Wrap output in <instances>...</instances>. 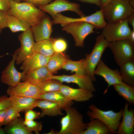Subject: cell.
<instances>
[{
	"instance_id": "cell-42",
	"label": "cell",
	"mask_w": 134,
	"mask_h": 134,
	"mask_svg": "<svg viewBox=\"0 0 134 134\" xmlns=\"http://www.w3.org/2000/svg\"><path fill=\"white\" fill-rule=\"evenodd\" d=\"M7 108L0 111V127L4 125L5 117Z\"/></svg>"
},
{
	"instance_id": "cell-11",
	"label": "cell",
	"mask_w": 134,
	"mask_h": 134,
	"mask_svg": "<svg viewBox=\"0 0 134 134\" xmlns=\"http://www.w3.org/2000/svg\"><path fill=\"white\" fill-rule=\"evenodd\" d=\"M19 50V48L15 50L12 55V59L1 72V81L9 86H15L20 83L25 74L23 71H18L15 66L16 59Z\"/></svg>"
},
{
	"instance_id": "cell-40",
	"label": "cell",
	"mask_w": 134,
	"mask_h": 134,
	"mask_svg": "<svg viewBox=\"0 0 134 134\" xmlns=\"http://www.w3.org/2000/svg\"><path fill=\"white\" fill-rule=\"evenodd\" d=\"M10 8L9 0H0V10L7 11Z\"/></svg>"
},
{
	"instance_id": "cell-29",
	"label": "cell",
	"mask_w": 134,
	"mask_h": 134,
	"mask_svg": "<svg viewBox=\"0 0 134 134\" xmlns=\"http://www.w3.org/2000/svg\"><path fill=\"white\" fill-rule=\"evenodd\" d=\"M112 86L118 94L123 97L129 104H134V87L129 85L124 82Z\"/></svg>"
},
{
	"instance_id": "cell-44",
	"label": "cell",
	"mask_w": 134,
	"mask_h": 134,
	"mask_svg": "<svg viewBox=\"0 0 134 134\" xmlns=\"http://www.w3.org/2000/svg\"><path fill=\"white\" fill-rule=\"evenodd\" d=\"M112 0H100L102 6L101 8L108 4Z\"/></svg>"
},
{
	"instance_id": "cell-26",
	"label": "cell",
	"mask_w": 134,
	"mask_h": 134,
	"mask_svg": "<svg viewBox=\"0 0 134 134\" xmlns=\"http://www.w3.org/2000/svg\"><path fill=\"white\" fill-rule=\"evenodd\" d=\"M68 59L67 56L63 53H55L50 57L46 67L50 72L53 74L62 69Z\"/></svg>"
},
{
	"instance_id": "cell-35",
	"label": "cell",
	"mask_w": 134,
	"mask_h": 134,
	"mask_svg": "<svg viewBox=\"0 0 134 134\" xmlns=\"http://www.w3.org/2000/svg\"><path fill=\"white\" fill-rule=\"evenodd\" d=\"M24 123L29 131L34 132L36 134H39V132L42 130V125L41 122H37L34 120H24Z\"/></svg>"
},
{
	"instance_id": "cell-13",
	"label": "cell",
	"mask_w": 134,
	"mask_h": 134,
	"mask_svg": "<svg viewBox=\"0 0 134 134\" xmlns=\"http://www.w3.org/2000/svg\"><path fill=\"white\" fill-rule=\"evenodd\" d=\"M94 74L102 77L108 84V86L104 90L103 94H105L109 87L111 86L122 83L123 82L118 69H112L109 68L101 59L95 69Z\"/></svg>"
},
{
	"instance_id": "cell-37",
	"label": "cell",
	"mask_w": 134,
	"mask_h": 134,
	"mask_svg": "<svg viewBox=\"0 0 134 134\" xmlns=\"http://www.w3.org/2000/svg\"><path fill=\"white\" fill-rule=\"evenodd\" d=\"M11 106L9 97L6 95L0 97V111L7 109Z\"/></svg>"
},
{
	"instance_id": "cell-20",
	"label": "cell",
	"mask_w": 134,
	"mask_h": 134,
	"mask_svg": "<svg viewBox=\"0 0 134 134\" xmlns=\"http://www.w3.org/2000/svg\"><path fill=\"white\" fill-rule=\"evenodd\" d=\"M53 75L45 66L25 73L22 81L35 85L45 80L50 79Z\"/></svg>"
},
{
	"instance_id": "cell-47",
	"label": "cell",
	"mask_w": 134,
	"mask_h": 134,
	"mask_svg": "<svg viewBox=\"0 0 134 134\" xmlns=\"http://www.w3.org/2000/svg\"><path fill=\"white\" fill-rule=\"evenodd\" d=\"M129 1L131 5L134 8V0H129Z\"/></svg>"
},
{
	"instance_id": "cell-38",
	"label": "cell",
	"mask_w": 134,
	"mask_h": 134,
	"mask_svg": "<svg viewBox=\"0 0 134 134\" xmlns=\"http://www.w3.org/2000/svg\"><path fill=\"white\" fill-rule=\"evenodd\" d=\"M7 11L0 10V34L2 30L7 27Z\"/></svg>"
},
{
	"instance_id": "cell-41",
	"label": "cell",
	"mask_w": 134,
	"mask_h": 134,
	"mask_svg": "<svg viewBox=\"0 0 134 134\" xmlns=\"http://www.w3.org/2000/svg\"><path fill=\"white\" fill-rule=\"evenodd\" d=\"M83 2L95 4L101 8V4L100 0H79Z\"/></svg>"
},
{
	"instance_id": "cell-9",
	"label": "cell",
	"mask_w": 134,
	"mask_h": 134,
	"mask_svg": "<svg viewBox=\"0 0 134 134\" xmlns=\"http://www.w3.org/2000/svg\"><path fill=\"white\" fill-rule=\"evenodd\" d=\"M54 24H63L71 22H82L93 25L96 29H102L107 23L104 19L102 8L94 13L88 16L73 18L65 16L59 13L53 18Z\"/></svg>"
},
{
	"instance_id": "cell-14",
	"label": "cell",
	"mask_w": 134,
	"mask_h": 134,
	"mask_svg": "<svg viewBox=\"0 0 134 134\" xmlns=\"http://www.w3.org/2000/svg\"><path fill=\"white\" fill-rule=\"evenodd\" d=\"M50 79L57 80L62 83H73L77 84L80 88L91 91L93 92L96 89L93 81L87 75H81L76 73L70 75H53Z\"/></svg>"
},
{
	"instance_id": "cell-15",
	"label": "cell",
	"mask_w": 134,
	"mask_h": 134,
	"mask_svg": "<svg viewBox=\"0 0 134 134\" xmlns=\"http://www.w3.org/2000/svg\"><path fill=\"white\" fill-rule=\"evenodd\" d=\"M52 20L46 14L40 21L31 27L36 42L50 38L53 32Z\"/></svg>"
},
{
	"instance_id": "cell-10",
	"label": "cell",
	"mask_w": 134,
	"mask_h": 134,
	"mask_svg": "<svg viewBox=\"0 0 134 134\" xmlns=\"http://www.w3.org/2000/svg\"><path fill=\"white\" fill-rule=\"evenodd\" d=\"M38 8L49 14L52 18L61 12L67 11H73L80 17L85 16L80 10L79 4L68 0H54L48 4L39 7Z\"/></svg>"
},
{
	"instance_id": "cell-34",
	"label": "cell",
	"mask_w": 134,
	"mask_h": 134,
	"mask_svg": "<svg viewBox=\"0 0 134 134\" xmlns=\"http://www.w3.org/2000/svg\"><path fill=\"white\" fill-rule=\"evenodd\" d=\"M19 112L16 108L12 106L9 107L5 114L4 125L7 124L15 119L20 117Z\"/></svg>"
},
{
	"instance_id": "cell-18",
	"label": "cell",
	"mask_w": 134,
	"mask_h": 134,
	"mask_svg": "<svg viewBox=\"0 0 134 134\" xmlns=\"http://www.w3.org/2000/svg\"><path fill=\"white\" fill-rule=\"evenodd\" d=\"M50 57L34 52L23 62L20 69L25 73L45 66Z\"/></svg>"
},
{
	"instance_id": "cell-30",
	"label": "cell",
	"mask_w": 134,
	"mask_h": 134,
	"mask_svg": "<svg viewBox=\"0 0 134 134\" xmlns=\"http://www.w3.org/2000/svg\"><path fill=\"white\" fill-rule=\"evenodd\" d=\"M62 69L81 75L86 74L85 59H83L77 61H72L68 59Z\"/></svg>"
},
{
	"instance_id": "cell-45",
	"label": "cell",
	"mask_w": 134,
	"mask_h": 134,
	"mask_svg": "<svg viewBox=\"0 0 134 134\" xmlns=\"http://www.w3.org/2000/svg\"><path fill=\"white\" fill-rule=\"evenodd\" d=\"M128 39L134 43V30H132Z\"/></svg>"
},
{
	"instance_id": "cell-39",
	"label": "cell",
	"mask_w": 134,
	"mask_h": 134,
	"mask_svg": "<svg viewBox=\"0 0 134 134\" xmlns=\"http://www.w3.org/2000/svg\"><path fill=\"white\" fill-rule=\"evenodd\" d=\"M54 0H21L24 2H28L38 7L48 4Z\"/></svg>"
},
{
	"instance_id": "cell-28",
	"label": "cell",
	"mask_w": 134,
	"mask_h": 134,
	"mask_svg": "<svg viewBox=\"0 0 134 134\" xmlns=\"http://www.w3.org/2000/svg\"><path fill=\"white\" fill-rule=\"evenodd\" d=\"M7 27L13 33L25 31L31 28L26 23L17 17L8 14L6 17Z\"/></svg>"
},
{
	"instance_id": "cell-24",
	"label": "cell",
	"mask_w": 134,
	"mask_h": 134,
	"mask_svg": "<svg viewBox=\"0 0 134 134\" xmlns=\"http://www.w3.org/2000/svg\"><path fill=\"white\" fill-rule=\"evenodd\" d=\"M24 120L22 118L18 117L5 125L4 128L7 134H32L24 123Z\"/></svg>"
},
{
	"instance_id": "cell-25",
	"label": "cell",
	"mask_w": 134,
	"mask_h": 134,
	"mask_svg": "<svg viewBox=\"0 0 134 134\" xmlns=\"http://www.w3.org/2000/svg\"><path fill=\"white\" fill-rule=\"evenodd\" d=\"M120 66L119 71L123 81L134 87V60L125 63Z\"/></svg>"
},
{
	"instance_id": "cell-3",
	"label": "cell",
	"mask_w": 134,
	"mask_h": 134,
	"mask_svg": "<svg viewBox=\"0 0 134 134\" xmlns=\"http://www.w3.org/2000/svg\"><path fill=\"white\" fill-rule=\"evenodd\" d=\"M101 8L104 19L108 23L126 19L134 13V8L129 0H113Z\"/></svg>"
},
{
	"instance_id": "cell-19",
	"label": "cell",
	"mask_w": 134,
	"mask_h": 134,
	"mask_svg": "<svg viewBox=\"0 0 134 134\" xmlns=\"http://www.w3.org/2000/svg\"><path fill=\"white\" fill-rule=\"evenodd\" d=\"M129 104L126 102L123 109L122 120L117 131L118 134H133L134 133V111L129 109Z\"/></svg>"
},
{
	"instance_id": "cell-6",
	"label": "cell",
	"mask_w": 134,
	"mask_h": 134,
	"mask_svg": "<svg viewBox=\"0 0 134 134\" xmlns=\"http://www.w3.org/2000/svg\"><path fill=\"white\" fill-rule=\"evenodd\" d=\"M108 47L112 51L115 62L119 66L134 60V43L128 39L109 42Z\"/></svg>"
},
{
	"instance_id": "cell-5",
	"label": "cell",
	"mask_w": 134,
	"mask_h": 134,
	"mask_svg": "<svg viewBox=\"0 0 134 134\" xmlns=\"http://www.w3.org/2000/svg\"><path fill=\"white\" fill-rule=\"evenodd\" d=\"M109 42L101 35L97 37L94 47L89 54L86 55V74L93 81L96 80L94 72L97 66L101 60L102 54L108 47Z\"/></svg>"
},
{
	"instance_id": "cell-4",
	"label": "cell",
	"mask_w": 134,
	"mask_h": 134,
	"mask_svg": "<svg viewBox=\"0 0 134 134\" xmlns=\"http://www.w3.org/2000/svg\"><path fill=\"white\" fill-rule=\"evenodd\" d=\"M90 110L87 112V115L91 120H99L108 128L110 134H116L122 118L123 109L115 112L112 110L104 111L92 104L89 107Z\"/></svg>"
},
{
	"instance_id": "cell-43",
	"label": "cell",
	"mask_w": 134,
	"mask_h": 134,
	"mask_svg": "<svg viewBox=\"0 0 134 134\" xmlns=\"http://www.w3.org/2000/svg\"><path fill=\"white\" fill-rule=\"evenodd\" d=\"M129 24L132 26L133 30H134V13L130 15L127 18Z\"/></svg>"
},
{
	"instance_id": "cell-2",
	"label": "cell",
	"mask_w": 134,
	"mask_h": 134,
	"mask_svg": "<svg viewBox=\"0 0 134 134\" xmlns=\"http://www.w3.org/2000/svg\"><path fill=\"white\" fill-rule=\"evenodd\" d=\"M66 113L60 121L61 129L57 134H81L86 129L87 123L83 121V115L71 106L64 109Z\"/></svg>"
},
{
	"instance_id": "cell-36",
	"label": "cell",
	"mask_w": 134,
	"mask_h": 134,
	"mask_svg": "<svg viewBox=\"0 0 134 134\" xmlns=\"http://www.w3.org/2000/svg\"><path fill=\"white\" fill-rule=\"evenodd\" d=\"M40 113L33 110V109L27 110L25 111V120H33L40 117Z\"/></svg>"
},
{
	"instance_id": "cell-32",
	"label": "cell",
	"mask_w": 134,
	"mask_h": 134,
	"mask_svg": "<svg viewBox=\"0 0 134 134\" xmlns=\"http://www.w3.org/2000/svg\"><path fill=\"white\" fill-rule=\"evenodd\" d=\"M62 82L57 80L49 79L36 85V86L39 94L59 91L62 84Z\"/></svg>"
},
{
	"instance_id": "cell-22",
	"label": "cell",
	"mask_w": 134,
	"mask_h": 134,
	"mask_svg": "<svg viewBox=\"0 0 134 134\" xmlns=\"http://www.w3.org/2000/svg\"><path fill=\"white\" fill-rule=\"evenodd\" d=\"M39 99L47 100L55 103L61 109L71 106L73 104V101L68 99L60 91L40 94Z\"/></svg>"
},
{
	"instance_id": "cell-27",
	"label": "cell",
	"mask_w": 134,
	"mask_h": 134,
	"mask_svg": "<svg viewBox=\"0 0 134 134\" xmlns=\"http://www.w3.org/2000/svg\"><path fill=\"white\" fill-rule=\"evenodd\" d=\"M110 134L107 126L97 119L91 120L87 123L85 130L81 134Z\"/></svg>"
},
{
	"instance_id": "cell-50",
	"label": "cell",
	"mask_w": 134,
	"mask_h": 134,
	"mask_svg": "<svg viewBox=\"0 0 134 134\" xmlns=\"http://www.w3.org/2000/svg\"></svg>"
},
{
	"instance_id": "cell-7",
	"label": "cell",
	"mask_w": 134,
	"mask_h": 134,
	"mask_svg": "<svg viewBox=\"0 0 134 134\" xmlns=\"http://www.w3.org/2000/svg\"><path fill=\"white\" fill-rule=\"evenodd\" d=\"M132 31L126 19L113 23H107L102 29L100 34L110 42L121 39H128Z\"/></svg>"
},
{
	"instance_id": "cell-31",
	"label": "cell",
	"mask_w": 134,
	"mask_h": 134,
	"mask_svg": "<svg viewBox=\"0 0 134 134\" xmlns=\"http://www.w3.org/2000/svg\"><path fill=\"white\" fill-rule=\"evenodd\" d=\"M34 52L45 56L50 57L55 53L54 51L52 38L35 42Z\"/></svg>"
},
{
	"instance_id": "cell-46",
	"label": "cell",
	"mask_w": 134,
	"mask_h": 134,
	"mask_svg": "<svg viewBox=\"0 0 134 134\" xmlns=\"http://www.w3.org/2000/svg\"><path fill=\"white\" fill-rule=\"evenodd\" d=\"M6 134V133L4 129L2 128L1 127H0V134Z\"/></svg>"
},
{
	"instance_id": "cell-33",
	"label": "cell",
	"mask_w": 134,
	"mask_h": 134,
	"mask_svg": "<svg viewBox=\"0 0 134 134\" xmlns=\"http://www.w3.org/2000/svg\"><path fill=\"white\" fill-rule=\"evenodd\" d=\"M53 49L55 53H63L67 50V43L66 40L62 38H52Z\"/></svg>"
},
{
	"instance_id": "cell-23",
	"label": "cell",
	"mask_w": 134,
	"mask_h": 134,
	"mask_svg": "<svg viewBox=\"0 0 134 134\" xmlns=\"http://www.w3.org/2000/svg\"><path fill=\"white\" fill-rule=\"evenodd\" d=\"M36 107H38L41 110L40 117L47 115L54 116L63 115L61 109L55 103L47 100L39 99Z\"/></svg>"
},
{
	"instance_id": "cell-8",
	"label": "cell",
	"mask_w": 134,
	"mask_h": 134,
	"mask_svg": "<svg viewBox=\"0 0 134 134\" xmlns=\"http://www.w3.org/2000/svg\"><path fill=\"white\" fill-rule=\"evenodd\" d=\"M63 30L70 34L73 37L77 47H83L86 38L90 34L96 32L95 26L90 23L76 22L61 24Z\"/></svg>"
},
{
	"instance_id": "cell-21",
	"label": "cell",
	"mask_w": 134,
	"mask_h": 134,
	"mask_svg": "<svg viewBox=\"0 0 134 134\" xmlns=\"http://www.w3.org/2000/svg\"><path fill=\"white\" fill-rule=\"evenodd\" d=\"M11 106L19 112L25 111L36 107L39 99L30 97H21L11 95L9 96Z\"/></svg>"
},
{
	"instance_id": "cell-17",
	"label": "cell",
	"mask_w": 134,
	"mask_h": 134,
	"mask_svg": "<svg viewBox=\"0 0 134 134\" xmlns=\"http://www.w3.org/2000/svg\"><path fill=\"white\" fill-rule=\"evenodd\" d=\"M69 100L77 102L88 101L94 97L93 92L79 88H74L62 84L59 91Z\"/></svg>"
},
{
	"instance_id": "cell-16",
	"label": "cell",
	"mask_w": 134,
	"mask_h": 134,
	"mask_svg": "<svg viewBox=\"0 0 134 134\" xmlns=\"http://www.w3.org/2000/svg\"><path fill=\"white\" fill-rule=\"evenodd\" d=\"M7 95L21 97H30L39 99L40 94L35 85L26 82H21L14 86H9Z\"/></svg>"
},
{
	"instance_id": "cell-48",
	"label": "cell",
	"mask_w": 134,
	"mask_h": 134,
	"mask_svg": "<svg viewBox=\"0 0 134 134\" xmlns=\"http://www.w3.org/2000/svg\"><path fill=\"white\" fill-rule=\"evenodd\" d=\"M13 0L16 1L17 2H21V0Z\"/></svg>"
},
{
	"instance_id": "cell-12",
	"label": "cell",
	"mask_w": 134,
	"mask_h": 134,
	"mask_svg": "<svg viewBox=\"0 0 134 134\" xmlns=\"http://www.w3.org/2000/svg\"><path fill=\"white\" fill-rule=\"evenodd\" d=\"M21 47L16 59V64H21L27 58L34 52L35 42L31 28L27 30L22 32L18 36Z\"/></svg>"
},
{
	"instance_id": "cell-1",
	"label": "cell",
	"mask_w": 134,
	"mask_h": 134,
	"mask_svg": "<svg viewBox=\"0 0 134 134\" xmlns=\"http://www.w3.org/2000/svg\"><path fill=\"white\" fill-rule=\"evenodd\" d=\"M10 8L7 11L29 24L31 27L38 23L46 15L45 12L30 3L9 0Z\"/></svg>"
},
{
	"instance_id": "cell-49",
	"label": "cell",
	"mask_w": 134,
	"mask_h": 134,
	"mask_svg": "<svg viewBox=\"0 0 134 134\" xmlns=\"http://www.w3.org/2000/svg\"><path fill=\"white\" fill-rule=\"evenodd\" d=\"M5 55V54H4L3 55H1V56H0V58L1 57H3V56H4Z\"/></svg>"
}]
</instances>
